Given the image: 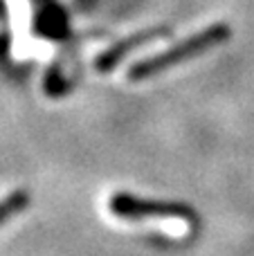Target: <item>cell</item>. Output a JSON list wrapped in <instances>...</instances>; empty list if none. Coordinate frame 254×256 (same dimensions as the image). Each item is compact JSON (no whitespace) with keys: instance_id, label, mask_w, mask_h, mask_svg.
<instances>
[{"instance_id":"obj_1","label":"cell","mask_w":254,"mask_h":256,"mask_svg":"<svg viewBox=\"0 0 254 256\" xmlns=\"http://www.w3.org/2000/svg\"><path fill=\"white\" fill-rule=\"evenodd\" d=\"M228 36H230V27L228 25H223V22L210 25L207 30L196 32L194 36L180 40L178 45L169 48L166 52H160V54H156V56L146 58V61L135 63V66L130 68V72H128L130 74L128 79L130 81L151 79V76L160 74V72H166V70H171V68L180 66V63L189 61V58L196 56V54H202V52H207V50L216 48V45L225 43Z\"/></svg>"},{"instance_id":"obj_3","label":"cell","mask_w":254,"mask_h":256,"mask_svg":"<svg viewBox=\"0 0 254 256\" xmlns=\"http://www.w3.org/2000/svg\"><path fill=\"white\" fill-rule=\"evenodd\" d=\"M148 38H151V34H138V36H133V38L124 40V43H120L117 48L108 50V52L104 54L102 58H99V70H110L112 66H117V61H120V58L124 56L128 50H133V48H138V45L146 43Z\"/></svg>"},{"instance_id":"obj_4","label":"cell","mask_w":254,"mask_h":256,"mask_svg":"<svg viewBox=\"0 0 254 256\" xmlns=\"http://www.w3.org/2000/svg\"><path fill=\"white\" fill-rule=\"evenodd\" d=\"M27 204H30V196H27V191H14V194L4 196V198L0 200V227H2L12 216L20 214Z\"/></svg>"},{"instance_id":"obj_2","label":"cell","mask_w":254,"mask_h":256,"mask_svg":"<svg viewBox=\"0 0 254 256\" xmlns=\"http://www.w3.org/2000/svg\"><path fill=\"white\" fill-rule=\"evenodd\" d=\"M108 212L120 220L138 222L144 218H178V220L196 222V214L182 202H162V200H144L133 194H115L108 200Z\"/></svg>"}]
</instances>
